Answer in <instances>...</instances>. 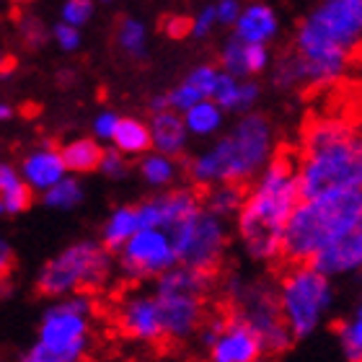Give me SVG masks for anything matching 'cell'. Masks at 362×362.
Listing matches in <instances>:
<instances>
[{
	"label": "cell",
	"mask_w": 362,
	"mask_h": 362,
	"mask_svg": "<svg viewBox=\"0 0 362 362\" xmlns=\"http://www.w3.org/2000/svg\"><path fill=\"white\" fill-rule=\"evenodd\" d=\"M181 174V166L174 160V156L166 153H151L140 160V176H143L151 187H171Z\"/></svg>",
	"instance_id": "cell-28"
},
{
	"label": "cell",
	"mask_w": 362,
	"mask_h": 362,
	"mask_svg": "<svg viewBox=\"0 0 362 362\" xmlns=\"http://www.w3.org/2000/svg\"><path fill=\"white\" fill-rule=\"evenodd\" d=\"M18 31H21L23 45L29 47V49H39V47L47 42V29L42 26V21L31 18V16H26V18L18 21Z\"/></svg>",
	"instance_id": "cell-35"
},
{
	"label": "cell",
	"mask_w": 362,
	"mask_h": 362,
	"mask_svg": "<svg viewBox=\"0 0 362 362\" xmlns=\"http://www.w3.org/2000/svg\"><path fill=\"white\" fill-rule=\"evenodd\" d=\"M279 308L295 339H305L316 332L324 313L332 305L329 274L313 264H287L279 279Z\"/></svg>",
	"instance_id": "cell-9"
},
{
	"label": "cell",
	"mask_w": 362,
	"mask_h": 362,
	"mask_svg": "<svg viewBox=\"0 0 362 362\" xmlns=\"http://www.w3.org/2000/svg\"><path fill=\"white\" fill-rule=\"evenodd\" d=\"M112 254L104 243L81 241L62 251L60 257L47 262L37 277L39 295H60L68 293H93L109 279L112 272Z\"/></svg>",
	"instance_id": "cell-8"
},
{
	"label": "cell",
	"mask_w": 362,
	"mask_h": 362,
	"mask_svg": "<svg viewBox=\"0 0 362 362\" xmlns=\"http://www.w3.org/2000/svg\"><path fill=\"white\" fill-rule=\"evenodd\" d=\"M65 171H68V163L62 158V151L49 143L31 148L21 158L23 179L37 192H47L49 187H54L60 179H65Z\"/></svg>",
	"instance_id": "cell-17"
},
{
	"label": "cell",
	"mask_w": 362,
	"mask_h": 362,
	"mask_svg": "<svg viewBox=\"0 0 362 362\" xmlns=\"http://www.w3.org/2000/svg\"><path fill=\"white\" fill-rule=\"evenodd\" d=\"M31 184L13 166H0V210L6 215H18L31 204Z\"/></svg>",
	"instance_id": "cell-21"
},
{
	"label": "cell",
	"mask_w": 362,
	"mask_h": 362,
	"mask_svg": "<svg viewBox=\"0 0 362 362\" xmlns=\"http://www.w3.org/2000/svg\"><path fill=\"white\" fill-rule=\"evenodd\" d=\"M11 3H18V6H26V3H34V0H11Z\"/></svg>",
	"instance_id": "cell-45"
},
{
	"label": "cell",
	"mask_w": 362,
	"mask_h": 362,
	"mask_svg": "<svg viewBox=\"0 0 362 362\" xmlns=\"http://www.w3.org/2000/svg\"><path fill=\"white\" fill-rule=\"evenodd\" d=\"M202 98H204L202 93L189 83L187 78H184V81H181L174 90H168V104H171V109H174V112H181V114L187 112V109H192L194 104H199Z\"/></svg>",
	"instance_id": "cell-33"
},
{
	"label": "cell",
	"mask_w": 362,
	"mask_h": 362,
	"mask_svg": "<svg viewBox=\"0 0 362 362\" xmlns=\"http://www.w3.org/2000/svg\"><path fill=\"white\" fill-rule=\"evenodd\" d=\"M143 228L137 207H119L112 212V218L104 226V246L109 251H119L124 243Z\"/></svg>",
	"instance_id": "cell-23"
},
{
	"label": "cell",
	"mask_w": 362,
	"mask_h": 362,
	"mask_svg": "<svg viewBox=\"0 0 362 362\" xmlns=\"http://www.w3.org/2000/svg\"><path fill=\"white\" fill-rule=\"evenodd\" d=\"M210 272L194 269L187 264H176L163 272L156 282L163 334L168 341H184L204 324V298L212 285Z\"/></svg>",
	"instance_id": "cell-6"
},
{
	"label": "cell",
	"mask_w": 362,
	"mask_h": 362,
	"mask_svg": "<svg viewBox=\"0 0 362 362\" xmlns=\"http://www.w3.org/2000/svg\"><path fill=\"white\" fill-rule=\"evenodd\" d=\"M259 96H262V90H259V86L254 83V81H246V83H241V98H238V109L235 112H251L254 106H257Z\"/></svg>",
	"instance_id": "cell-41"
},
{
	"label": "cell",
	"mask_w": 362,
	"mask_h": 362,
	"mask_svg": "<svg viewBox=\"0 0 362 362\" xmlns=\"http://www.w3.org/2000/svg\"><path fill=\"white\" fill-rule=\"evenodd\" d=\"M117 124H119V117L112 112H101L93 119V135L98 140H114V132H117Z\"/></svg>",
	"instance_id": "cell-39"
},
{
	"label": "cell",
	"mask_w": 362,
	"mask_h": 362,
	"mask_svg": "<svg viewBox=\"0 0 362 362\" xmlns=\"http://www.w3.org/2000/svg\"><path fill=\"white\" fill-rule=\"evenodd\" d=\"M93 303L88 293L54 303L39 326V341L26 352L29 362H78L90 347Z\"/></svg>",
	"instance_id": "cell-7"
},
{
	"label": "cell",
	"mask_w": 362,
	"mask_h": 362,
	"mask_svg": "<svg viewBox=\"0 0 362 362\" xmlns=\"http://www.w3.org/2000/svg\"><path fill=\"white\" fill-rule=\"evenodd\" d=\"M264 355L262 339L243 318H238L230 310L228 326L218 337V341L210 347V360L215 362H254Z\"/></svg>",
	"instance_id": "cell-15"
},
{
	"label": "cell",
	"mask_w": 362,
	"mask_h": 362,
	"mask_svg": "<svg viewBox=\"0 0 362 362\" xmlns=\"http://www.w3.org/2000/svg\"><path fill=\"white\" fill-rule=\"evenodd\" d=\"M272 160V127L267 117L246 112L210 151L187 160V174L197 187L249 184Z\"/></svg>",
	"instance_id": "cell-4"
},
{
	"label": "cell",
	"mask_w": 362,
	"mask_h": 362,
	"mask_svg": "<svg viewBox=\"0 0 362 362\" xmlns=\"http://www.w3.org/2000/svg\"><path fill=\"white\" fill-rule=\"evenodd\" d=\"M235 37L254 45H269L277 37V16L264 3H251L235 21Z\"/></svg>",
	"instance_id": "cell-20"
},
{
	"label": "cell",
	"mask_w": 362,
	"mask_h": 362,
	"mask_svg": "<svg viewBox=\"0 0 362 362\" xmlns=\"http://www.w3.org/2000/svg\"><path fill=\"white\" fill-rule=\"evenodd\" d=\"M117 47H119L124 57L129 60H145L148 57V34H145L143 21L137 18H122L119 29H117Z\"/></svg>",
	"instance_id": "cell-29"
},
{
	"label": "cell",
	"mask_w": 362,
	"mask_h": 362,
	"mask_svg": "<svg viewBox=\"0 0 362 362\" xmlns=\"http://www.w3.org/2000/svg\"><path fill=\"white\" fill-rule=\"evenodd\" d=\"M101 174L109 176V179H124L127 176V153H122L117 145L114 151H104V158H101Z\"/></svg>",
	"instance_id": "cell-34"
},
{
	"label": "cell",
	"mask_w": 362,
	"mask_h": 362,
	"mask_svg": "<svg viewBox=\"0 0 362 362\" xmlns=\"http://www.w3.org/2000/svg\"><path fill=\"white\" fill-rule=\"evenodd\" d=\"M308 264L329 277L334 274H349L362 269V220H357L347 233H341L337 241H332L326 249H321Z\"/></svg>",
	"instance_id": "cell-16"
},
{
	"label": "cell",
	"mask_w": 362,
	"mask_h": 362,
	"mask_svg": "<svg viewBox=\"0 0 362 362\" xmlns=\"http://www.w3.org/2000/svg\"><path fill=\"white\" fill-rule=\"evenodd\" d=\"M0 117H3V119H11V117H13V109H11L8 104H3L0 106Z\"/></svg>",
	"instance_id": "cell-44"
},
{
	"label": "cell",
	"mask_w": 362,
	"mask_h": 362,
	"mask_svg": "<svg viewBox=\"0 0 362 362\" xmlns=\"http://www.w3.org/2000/svg\"><path fill=\"white\" fill-rule=\"evenodd\" d=\"M243 192H246L243 184H212V187H204V210H210L212 215H218L223 220L230 218L235 212H241L243 202H246Z\"/></svg>",
	"instance_id": "cell-22"
},
{
	"label": "cell",
	"mask_w": 362,
	"mask_h": 362,
	"mask_svg": "<svg viewBox=\"0 0 362 362\" xmlns=\"http://www.w3.org/2000/svg\"><path fill=\"white\" fill-rule=\"evenodd\" d=\"M119 267L129 279L160 277L179 264L174 238L163 228H140L119 251Z\"/></svg>",
	"instance_id": "cell-12"
},
{
	"label": "cell",
	"mask_w": 362,
	"mask_h": 362,
	"mask_svg": "<svg viewBox=\"0 0 362 362\" xmlns=\"http://www.w3.org/2000/svg\"><path fill=\"white\" fill-rule=\"evenodd\" d=\"M215 8H218V23H223V26H230V23L238 21V16L243 11L241 0H218Z\"/></svg>",
	"instance_id": "cell-40"
},
{
	"label": "cell",
	"mask_w": 362,
	"mask_h": 362,
	"mask_svg": "<svg viewBox=\"0 0 362 362\" xmlns=\"http://www.w3.org/2000/svg\"><path fill=\"white\" fill-rule=\"evenodd\" d=\"M45 204L47 207H54V210H70V207H76V204H81V199H83V189H81V184H78L76 179H60L54 187H49L45 192Z\"/></svg>",
	"instance_id": "cell-30"
},
{
	"label": "cell",
	"mask_w": 362,
	"mask_h": 362,
	"mask_svg": "<svg viewBox=\"0 0 362 362\" xmlns=\"http://www.w3.org/2000/svg\"><path fill=\"white\" fill-rule=\"evenodd\" d=\"M166 109H171V104H168V93H160V96H153L151 98V112H166Z\"/></svg>",
	"instance_id": "cell-43"
},
{
	"label": "cell",
	"mask_w": 362,
	"mask_h": 362,
	"mask_svg": "<svg viewBox=\"0 0 362 362\" xmlns=\"http://www.w3.org/2000/svg\"><path fill=\"white\" fill-rule=\"evenodd\" d=\"M117 324H119L122 334L129 337V339L151 341V344L166 339L163 321H160L158 298H151V295L127 298L119 305V310H117Z\"/></svg>",
	"instance_id": "cell-14"
},
{
	"label": "cell",
	"mask_w": 362,
	"mask_h": 362,
	"mask_svg": "<svg viewBox=\"0 0 362 362\" xmlns=\"http://www.w3.org/2000/svg\"><path fill=\"white\" fill-rule=\"evenodd\" d=\"M212 98H215L226 112H235V109H238V98H241V78H235L233 73L223 70L218 76L215 90H212Z\"/></svg>",
	"instance_id": "cell-32"
},
{
	"label": "cell",
	"mask_w": 362,
	"mask_h": 362,
	"mask_svg": "<svg viewBox=\"0 0 362 362\" xmlns=\"http://www.w3.org/2000/svg\"><path fill=\"white\" fill-rule=\"evenodd\" d=\"M303 199L300 153L277 151L238 212V235L257 262H279L287 220Z\"/></svg>",
	"instance_id": "cell-1"
},
{
	"label": "cell",
	"mask_w": 362,
	"mask_h": 362,
	"mask_svg": "<svg viewBox=\"0 0 362 362\" xmlns=\"http://www.w3.org/2000/svg\"><path fill=\"white\" fill-rule=\"evenodd\" d=\"M362 220V189H337L298 202L282 238V264H308L318 251Z\"/></svg>",
	"instance_id": "cell-5"
},
{
	"label": "cell",
	"mask_w": 362,
	"mask_h": 362,
	"mask_svg": "<svg viewBox=\"0 0 362 362\" xmlns=\"http://www.w3.org/2000/svg\"><path fill=\"white\" fill-rule=\"evenodd\" d=\"M90 16H93L90 0H65V6H62V21L73 23V26H83Z\"/></svg>",
	"instance_id": "cell-36"
},
{
	"label": "cell",
	"mask_w": 362,
	"mask_h": 362,
	"mask_svg": "<svg viewBox=\"0 0 362 362\" xmlns=\"http://www.w3.org/2000/svg\"><path fill=\"white\" fill-rule=\"evenodd\" d=\"M220 65L223 70L233 73L235 78H251L267 70L269 52H267V45H254V42H243V39L233 37L228 39L220 52Z\"/></svg>",
	"instance_id": "cell-18"
},
{
	"label": "cell",
	"mask_w": 362,
	"mask_h": 362,
	"mask_svg": "<svg viewBox=\"0 0 362 362\" xmlns=\"http://www.w3.org/2000/svg\"><path fill=\"white\" fill-rule=\"evenodd\" d=\"M362 189V132L344 117H318L303 129L300 192L318 197Z\"/></svg>",
	"instance_id": "cell-3"
},
{
	"label": "cell",
	"mask_w": 362,
	"mask_h": 362,
	"mask_svg": "<svg viewBox=\"0 0 362 362\" xmlns=\"http://www.w3.org/2000/svg\"><path fill=\"white\" fill-rule=\"evenodd\" d=\"M228 295L230 310L257 332L264 355H282L293 347L295 337L282 316L279 295H274L262 282H243L241 277L228 279Z\"/></svg>",
	"instance_id": "cell-10"
},
{
	"label": "cell",
	"mask_w": 362,
	"mask_h": 362,
	"mask_svg": "<svg viewBox=\"0 0 362 362\" xmlns=\"http://www.w3.org/2000/svg\"><path fill=\"white\" fill-rule=\"evenodd\" d=\"M60 151H62L65 163H68V171H76V174L96 171V168L101 166V158H104V151H101L96 140H90V137H78L73 143L62 145Z\"/></svg>",
	"instance_id": "cell-26"
},
{
	"label": "cell",
	"mask_w": 362,
	"mask_h": 362,
	"mask_svg": "<svg viewBox=\"0 0 362 362\" xmlns=\"http://www.w3.org/2000/svg\"><path fill=\"white\" fill-rule=\"evenodd\" d=\"M114 145H117L122 153H127V156H143L145 151H151V145H153L151 124H145V122H140V119H132V117H124V119H119V124H117Z\"/></svg>",
	"instance_id": "cell-25"
},
{
	"label": "cell",
	"mask_w": 362,
	"mask_h": 362,
	"mask_svg": "<svg viewBox=\"0 0 362 362\" xmlns=\"http://www.w3.org/2000/svg\"><path fill=\"white\" fill-rule=\"evenodd\" d=\"M166 34L168 37L192 34V18H166Z\"/></svg>",
	"instance_id": "cell-42"
},
{
	"label": "cell",
	"mask_w": 362,
	"mask_h": 362,
	"mask_svg": "<svg viewBox=\"0 0 362 362\" xmlns=\"http://www.w3.org/2000/svg\"><path fill=\"white\" fill-rule=\"evenodd\" d=\"M151 135H153V148L166 156H174L179 158L184 148H187V135L189 127L184 117L174 112V109H166V112H156L151 119Z\"/></svg>",
	"instance_id": "cell-19"
},
{
	"label": "cell",
	"mask_w": 362,
	"mask_h": 362,
	"mask_svg": "<svg viewBox=\"0 0 362 362\" xmlns=\"http://www.w3.org/2000/svg\"><path fill=\"white\" fill-rule=\"evenodd\" d=\"M179 264L218 274V267L226 254V223L210 210H199L171 230Z\"/></svg>",
	"instance_id": "cell-11"
},
{
	"label": "cell",
	"mask_w": 362,
	"mask_h": 362,
	"mask_svg": "<svg viewBox=\"0 0 362 362\" xmlns=\"http://www.w3.org/2000/svg\"><path fill=\"white\" fill-rule=\"evenodd\" d=\"M202 194L194 189H174V192H163L151 199H145L143 204H137L140 212V223L143 228H163V230H176V228L189 220L192 215L202 210Z\"/></svg>",
	"instance_id": "cell-13"
},
{
	"label": "cell",
	"mask_w": 362,
	"mask_h": 362,
	"mask_svg": "<svg viewBox=\"0 0 362 362\" xmlns=\"http://www.w3.org/2000/svg\"><path fill=\"white\" fill-rule=\"evenodd\" d=\"M274 86L282 90H295V88H310V73H308V62L298 49H290L277 60V68H274V76H272Z\"/></svg>",
	"instance_id": "cell-24"
},
{
	"label": "cell",
	"mask_w": 362,
	"mask_h": 362,
	"mask_svg": "<svg viewBox=\"0 0 362 362\" xmlns=\"http://www.w3.org/2000/svg\"><path fill=\"white\" fill-rule=\"evenodd\" d=\"M223 106L215 98H202L199 104H194L192 109L184 112V122L189 127V135H215L223 124Z\"/></svg>",
	"instance_id": "cell-27"
},
{
	"label": "cell",
	"mask_w": 362,
	"mask_h": 362,
	"mask_svg": "<svg viewBox=\"0 0 362 362\" xmlns=\"http://www.w3.org/2000/svg\"><path fill=\"white\" fill-rule=\"evenodd\" d=\"M52 37H54V42H57V47L65 49V52H73V49H78V45H81L78 26H73V23H68V21L57 23L52 31Z\"/></svg>",
	"instance_id": "cell-38"
},
{
	"label": "cell",
	"mask_w": 362,
	"mask_h": 362,
	"mask_svg": "<svg viewBox=\"0 0 362 362\" xmlns=\"http://www.w3.org/2000/svg\"><path fill=\"white\" fill-rule=\"evenodd\" d=\"M337 332H339L341 349H344L347 360L362 362V305L355 310V316L349 321H341L337 326Z\"/></svg>",
	"instance_id": "cell-31"
},
{
	"label": "cell",
	"mask_w": 362,
	"mask_h": 362,
	"mask_svg": "<svg viewBox=\"0 0 362 362\" xmlns=\"http://www.w3.org/2000/svg\"><path fill=\"white\" fill-rule=\"evenodd\" d=\"M215 21H218V8L215 6H204L199 13L192 18V37L204 39L215 29Z\"/></svg>",
	"instance_id": "cell-37"
},
{
	"label": "cell",
	"mask_w": 362,
	"mask_h": 362,
	"mask_svg": "<svg viewBox=\"0 0 362 362\" xmlns=\"http://www.w3.org/2000/svg\"><path fill=\"white\" fill-rule=\"evenodd\" d=\"M295 49L308 62L310 88L337 83L362 57V0H321L298 26Z\"/></svg>",
	"instance_id": "cell-2"
}]
</instances>
